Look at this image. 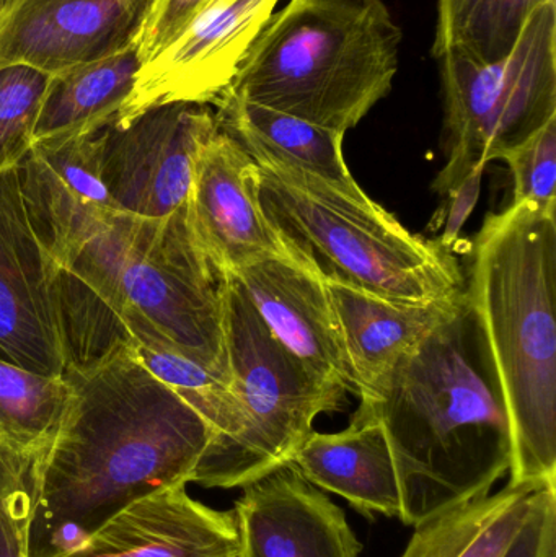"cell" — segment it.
Instances as JSON below:
<instances>
[{
	"label": "cell",
	"instance_id": "1",
	"mask_svg": "<svg viewBox=\"0 0 556 557\" xmlns=\"http://www.w3.org/2000/svg\"><path fill=\"white\" fill-rule=\"evenodd\" d=\"M64 376L67 408L32 467V557L65 555L134 500L191 483L212 441L208 421L129 346Z\"/></svg>",
	"mask_w": 556,
	"mask_h": 557
},
{
	"label": "cell",
	"instance_id": "2",
	"mask_svg": "<svg viewBox=\"0 0 556 557\" xmlns=\"http://www.w3.org/2000/svg\"><path fill=\"white\" fill-rule=\"evenodd\" d=\"M355 416L374 419L387 437L404 525L415 529L492 493L511 468V425L495 360L467 292Z\"/></svg>",
	"mask_w": 556,
	"mask_h": 557
},
{
	"label": "cell",
	"instance_id": "3",
	"mask_svg": "<svg viewBox=\"0 0 556 557\" xmlns=\"http://www.w3.org/2000/svg\"><path fill=\"white\" fill-rule=\"evenodd\" d=\"M556 212L509 205L473 242L467 297L511 425V480L556 486Z\"/></svg>",
	"mask_w": 556,
	"mask_h": 557
},
{
	"label": "cell",
	"instance_id": "4",
	"mask_svg": "<svg viewBox=\"0 0 556 557\" xmlns=\"http://www.w3.org/2000/svg\"><path fill=\"white\" fill-rule=\"evenodd\" d=\"M400 45L384 0H286L224 95L346 134L391 94Z\"/></svg>",
	"mask_w": 556,
	"mask_h": 557
},
{
	"label": "cell",
	"instance_id": "5",
	"mask_svg": "<svg viewBox=\"0 0 556 557\" xmlns=\"http://www.w3.org/2000/svg\"><path fill=\"white\" fill-rule=\"evenodd\" d=\"M126 330L232 379L224 331L227 274L209 260L188 205L166 218L120 212L65 268Z\"/></svg>",
	"mask_w": 556,
	"mask_h": 557
},
{
	"label": "cell",
	"instance_id": "6",
	"mask_svg": "<svg viewBox=\"0 0 556 557\" xmlns=\"http://www.w3.org/2000/svg\"><path fill=\"white\" fill-rule=\"evenodd\" d=\"M257 165L268 222L289 255L323 281L400 304L466 292L453 250L411 234L369 196L355 198L304 173Z\"/></svg>",
	"mask_w": 556,
	"mask_h": 557
},
{
	"label": "cell",
	"instance_id": "7",
	"mask_svg": "<svg viewBox=\"0 0 556 557\" xmlns=\"http://www.w3.org/2000/svg\"><path fill=\"white\" fill-rule=\"evenodd\" d=\"M228 372L240 403L242 431L221 454L201 461L191 483L244 487L293 461L320 414L339 411L345 393L322 382L271 333L234 277H225Z\"/></svg>",
	"mask_w": 556,
	"mask_h": 557
},
{
	"label": "cell",
	"instance_id": "8",
	"mask_svg": "<svg viewBox=\"0 0 556 557\" xmlns=\"http://www.w3.org/2000/svg\"><path fill=\"white\" fill-rule=\"evenodd\" d=\"M440 61L446 163L433 189L447 196L556 117V0L532 13L502 61L483 64L457 48Z\"/></svg>",
	"mask_w": 556,
	"mask_h": 557
},
{
	"label": "cell",
	"instance_id": "9",
	"mask_svg": "<svg viewBox=\"0 0 556 557\" xmlns=\"http://www.w3.org/2000/svg\"><path fill=\"white\" fill-rule=\"evenodd\" d=\"M209 104L169 103L149 108L100 129V172L121 212L166 218L185 205L196 159L218 133Z\"/></svg>",
	"mask_w": 556,
	"mask_h": 557
},
{
	"label": "cell",
	"instance_id": "10",
	"mask_svg": "<svg viewBox=\"0 0 556 557\" xmlns=\"http://www.w3.org/2000/svg\"><path fill=\"white\" fill-rule=\"evenodd\" d=\"M0 359L49 376L69 367L61 268L29 225L16 166L0 173Z\"/></svg>",
	"mask_w": 556,
	"mask_h": 557
},
{
	"label": "cell",
	"instance_id": "11",
	"mask_svg": "<svg viewBox=\"0 0 556 557\" xmlns=\"http://www.w3.org/2000/svg\"><path fill=\"white\" fill-rule=\"evenodd\" d=\"M280 0H209L178 36L140 65L114 121L159 104H214L231 87Z\"/></svg>",
	"mask_w": 556,
	"mask_h": 557
},
{
	"label": "cell",
	"instance_id": "12",
	"mask_svg": "<svg viewBox=\"0 0 556 557\" xmlns=\"http://www.w3.org/2000/svg\"><path fill=\"white\" fill-rule=\"evenodd\" d=\"M101 127L36 139L16 163L26 218L61 270L121 212L101 180Z\"/></svg>",
	"mask_w": 556,
	"mask_h": 557
},
{
	"label": "cell",
	"instance_id": "13",
	"mask_svg": "<svg viewBox=\"0 0 556 557\" xmlns=\"http://www.w3.org/2000/svg\"><path fill=\"white\" fill-rule=\"evenodd\" d=\"M150 0H0V67L52 75L134 45Z\"/></svg>",
	"mask_w": 556,
	"mask_h": 557
},
{
	"label": "cell",
	"instance_id": "14",
	"mask_svg": "<svg viewBox=\"0 0 556 557\" xmlns=\"http://www.w3.org/2000/svg\"><path fill=\"white\" fill-rule=\"evenodd\" d=\"M186 205L196 238L221 273L289 255L261 209L257 162L221 126L196 159Z\"/></svg>",
	"mask_w": 556,
	"mask_h": 557
},
{
	"label": "cell",
	"instance_id": "15",
	"mask_svg": "<svg viewBox=\"0 0 556 557\" xmlns=\"http://www.w3.org/2000/svg\"><path fill=\"white\" fill-rule=\"evenodd\" d=\"M240 557H359L345 512L291 461L242 487Z\"/></svg>",
	"mask_w": 556,
	"mask_h": 557
},
{
	"label": "cell",
	"instance_id": "16",
	"mask_svg": "<svg viewBox=\"0 0 556 557\" xmlns=\"http://www.w3.org/2000/svg\"><path fill=\"white\" fill-rule=\"evenodd\" d=\"M271 333L322 382L358 396L325 281L293 255L268 257L228 274Z\"/></svg>",
	"mask_w": 556,
	"mask_h": 557
},
{
	"label": "cell",
	"instance_id": "17",
	"mask_svg": "<svg viewBox=\"0 0 556 557\" xmlns=\"http://www.w3.org/2000/svg\"><path fill=\"white\" fill-rule=\"evenodd\" d=\"M188 484L153 491L104 520L58 557H240L234 510L189 496Z\"/></svg>",
	"mask_w": 556,
	"mask_h": 557
},
{
	"label": "cell",
	"instance_id": "18",
	"mask_svg": "<svg viewBox=\"0 0 556 557\" xmlns=\"http://www.w3.org/2000/svg\"><path fill=\"white\" fill-rule=\"evenodd\" d=\"M325 284L361 401L374 398L398 360L446 320L464 295L400 304L335 282Z\"/></svg>",
	"mask_w": 556,
	"mask_h": 557
},
{
	"label": "cell",
	"instance_id": "19",
	"mask_svg": "<svg viewBox=\"0 0 556 557\" xmlns=\"http://www.w3.org/2000/svg\"><path fill=\"white\" fill-rule=\"evenodd\" d=\"M307 481L368 517L400 519L401 494L391 445L374 419L353 414L342 432L313 431L294 455Z\"/></svg>",
	"mask_w": 556,
	"mask_h": 557
},
{
	"label": "cell",
	"instance_id": "20",
	"mask_svg": "<svg viewBox=\"0 0 556 557\" xmlns=\"http://www.w3.org/2000/svg\"><path fill=\"white\" fill-rule=\"evenodd\" d=\"M215 117L257 163L294 170L320 180L345 195L366 198L343 157L345 134L261 104L224 95Z\"/></svg>",
	"mask_w": 556,
	"mask_h": 557
},
{
	"label": "cell",
	"instance_id": "21",
	"mask_svg": "<svg viewBox=\"0 0 556 557\" xmlns=\"http://www.w3.org/2000/svg\"><path fill=\"white\" fill-rule=\"evenodd\" d=\"M538 484H515L415 527L401 557H505L531 516Z\"/></svg>",
	"mask_w": 556,
	"mask_h": 557
},
{
	"label": "cell",
	"instance_id": "22",
	"mask_svg": "<svg viewBox=\"0 0 556 557\" xmlns=\"http://www.w3.org/2000/svg\"><path fill=\"white\" fill-rule=\"evenodd\" d=\"M140 59L127 46L97 61L52 74L36 123L35 140L55 134L90 131L120 116L131 97Z\"/></svg>",
	"mask_w": 556,
	"mask_h": 557
},
{
	"label": "cell",
	"instance_id": "23",
	"mask_svg": "<svg viewBox=\"0 0 556 557\" xmlns=\"http://www.w3.org/2000/svg\"><path fill=\"white\" fill-rule=\"evenodd\" d=\"M71 398L65 376H49L0 359V447L35 463L48 450Z\"/></svg>",
	"mask_w": 556,
	"mask_h": 557
},
{
	"label": "cell",
	"instance_id": "24",
	"mask_svg": "<svg viewBox=\"0 0 556 557\" xmlns=\"http://www.w3.org/2000/svg\"><path fill=\"white\" fill-rule=\"evenodd\" d=\"M49 77L29 65L0 67V173L16 166L35 143Z\"/></svg>",
	"mask_w": 556,
	"mask_h": 557
},
{
	"label": "cell",
	"instance_id": "25",
	"mask_svg": "<svg viewBox=\"0 0 556 557\" xmlns=\"http://www.w3.org/2000/svg\"><path fill=\"white\" fill-rule=\"evenodd\" d=\"M547 0H480L450 48L493 64L515 48L532 13ZM449 48V49H450Z\"/></svg>",
	"mask_w": 556,
	"mask_h": 557
},
{
	"label": "cell",
	"instance_id": "26",
	"mask_svg": "<svg viewBox=\"0 0 556 557\" xmlns=\"http://www.w3.org/2000/svg\"><path fill=\"white\" fill-rule=\"evenodd\" d=\"M505 162L512 173V205L556 212V117L512 150Z\"/></svg>",
	"mask_w": 556,
	"mask_h": 557
},
{
	"label": "cell",
	"instance_id": "27",
	"mask_svg": "<svg viewBox=\"0 0 556 557\" xmlns=\"http://www.w3.org/2000/svg\"><path fill=\"white\" fill-rule=\"evenodd\" d=\"M33 461L0 447V557H32Z\"/></svg>",
	"mask_w": 556,
	"mask_h": 557
},
{
	"label": "cell",
	"instance_id": "28",
	"mask_svg": "<svg viewBox=\"0 0 556 557\" xmlns=\"http://www.w3.org/2000/svg\"><path fill=\"white\" fill-rule=\"evenodd\" d=\"M206 2L209 0H150L134 38L140 65L166 48Z\"/></svg>",
	"mask_w": 556,
	"mask_h": 557
},
{
	"label": "cell",
	"instance_id": "29",
	"mask_svg": "<svg viewBox=\"0 0 556 557\" xmlns=\"http://www.w3.org/2000/svg\"><path fill=\"white\" fill-rule=\"evenodd\" d=\"M556 542V486L542 487L519 535L505 557H542Z\"/></svg>",
	"mask_w": 556,
	"mask_h": 557
},
{
	"label": "cell",
	"instance_id": "30",
	"mask_svg": "<svg viewBox=\"0 0 556 557\" xmlns=\"http://www.w3.org/2000/svg\"><path fill=\"white\" fill-rule=\"evenodd\" d=\"M483 172H485V166L473 170L453 193L447 195L449 196V206H447L446 214L441 215L444 231L440 242L449 250H453L454 245L459 240L464 225L475 209L480 191H482Z\"/></svg>",
	"mask_w": 556,
	"mask_h": 557
},
{
	"label": "cell",
	"instance_id": "31",
	"mask_svg": "<svg viewBox=\"0 0 556 557\" xmlns=\"http://www.w3.org/2000/svg\"><path fill=\"white\" fill-rule=\"evenodd\" d=\"M480 0H437L436 35L433 54L440 59L456 42L460 29Z\"/></svg>",
	"mask_w": 556,
	"mask_h": 557
},
{
	"label": "cell",
	"instance_id": "32",
	"mask_svg": "<svg viewBox=\"0 0 556 557\" xmlns=\"http://www.w3.org/2000/svg\"><path fill=\"white\" fill-rule=\"evenodd\" d=\"M542 557H556V542L548 546L547 552H545V555Z\"/></svg>",
	"mask_w": 556,
	"mask_h": 557
}]
</instances>
